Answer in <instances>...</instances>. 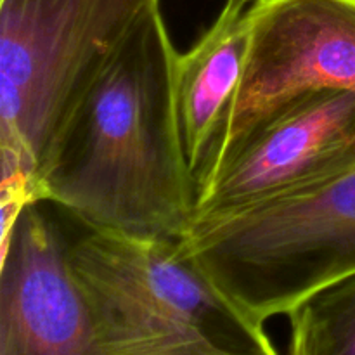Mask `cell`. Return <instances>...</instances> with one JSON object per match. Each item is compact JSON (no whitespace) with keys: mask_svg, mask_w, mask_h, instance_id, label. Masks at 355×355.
Returning <instances> with one entry per match:
<instances>
[{"mask_svg":"<svg viewBox=\"0 0 355 355\" xmlns=\"http://www.w3.org/2000/svg\"><path fill=\"white\" fill-rule=\"evenodd\" d=\"M182 245L253 321L288 315L355 272V168L236 214L196 218Z\"/></svg>","mask_w":355,"mask_h":355,"instance_id":"277c9868","label":"cell"},{"mask_svg":"<svg viewBox=\"0 0 355 355\" xmlns=\"http://www.w3.org/2000/svg\"><path fill=\"white\" fill-rule=\"evenodd\" d=\"M69 222L28 203L2 234L0 355H231L196 324L193 298L159 276L76 277Z\"/></svg>","mask_w":355,"mask_h":355,"instance_id":"7a4b0ae2","label":"cell"},{"mask_svg":"<svg viewBox=\"0 0 355 355\" xmlns=\"http://www.w3.org/2000/svg\"><path fill=\"white\" fill-rule=\"evenodd\" d=\"M288 319V355H355V272L315 291Z\"/></svg>","mask_w":355,"mask_h":355,"instance_id":"ba28073f","label":"cell"},{"mask_svg":"<svg viewBox=\"0 0 355 355\" xmlns=\"http://www.w3.org/2000/svg\"><path fill=\"white\" fill-rule=\"evenodd\" d=\"M175 51L159 6L139 19L55 134L37 200L135 239H182L196 180L175 103Z\"/></svg>","mask_w":355,"mask_h":355,"instance_id":"6da1fadb","label":"cell"},{"mask_svg":"<svg viewBox=\"0 0 355 355\" xmlns=\"http://www.w3.org/2000/svg\"><path fill=\"white\" fill-rule=\"evenodd\" d=\"M248 2L250 0H225V3H231V6H236V7H243V9H245V6Z\"/></svg>","mask_w":355,"mask_h":355,"instance_id":"9c48e42d","label":"cell"},{"mask_svg":"<svg viewBox=\"0 0 355 355\" xmlns=\"http://www.w3.org/2000/svg\"><path fill=\"white\" fill-rule=\"evenodd\" d=\"M245 71L196 191L281 104L324 90L355 94V0H255Z\"/></svg>","mask_w":355,"mask_h":355,"instance_id":"5b68a950","label":"cell"},{"mask_svg":"<svg viewBox=\"0 0 355 355\" xmlns=\"http://www.w3.org/2000/svg\"><path fill=\"white\" fill-rule=\"evenodd\" d=\"M159 0H0L2 184L35 182L55 134Z\"/></svg>","mask_w":355,"mask_h":355,"instance_id":"3957f363","label":"cell"},{"mask_svg":"<svg viewBox=\"0 0 355 355\" xmlns=\"http://www.w3.org/2000/svg\"><path fill=\"white\" fill-rule=\"evenodd\" d=\"M248 31L246 10L225 3L200 40L177 58V113L194 180L231 113L245 71Z\"/></svg>","mask_w":355,"mask_h":355,"instance_id":"52a82bcc","label":"cell"},{"mask_svg":"<svg viewBox=\"0 0 355 355\" xmlns=\"http://www.w3.org/2000/svg\"><path fill=\"white\" fill-rule=\"evenodd\" d=\"M352 168L355 94H304L263 118L218 163L198 187L193 220L279 200Z\"/></svg>","mask_w":355,"mask_h":355,"instance_id":"8992f818","label":"cell"}]
</instances>
